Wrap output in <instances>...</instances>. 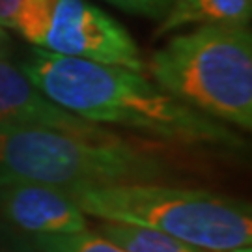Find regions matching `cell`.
Returning a JSON list of instances; mask_svg holds the SVG:
<instances>
[{
    "instance_id": "1",
    "label": "cell",
    "mask_w": 252,
    "mask_h": 252,
    "mask_svg": "<svg viewBox=\"0 0 252 252\" xmlns=\"http://www.w3.org/2000/svg\"><path fill=\"white\" fill-rule=\"evenodd\" d=\"M19 67L49 99L94 124L126 129L155 144L228 153L247 148L226 124L174 99L142 73L36 47Z\"/></svg>"
},
{
    "instance_id": "2",
    "label": "cell",
    "mask_w": 252,
    "mask_h": 252,
    "mask_svg": "<svg viewBox=\"0 0 252 252\" xmlns=\"http://www.w3.org/2000/svg\"><path fill=\"white\" fill-rule=\"evenodd\" d=\"M86 217L146 228L211 252L251 247L249 202L166 181L63 189Z\"/></svg>"
},
{
    "instance_id": "3",
    "label": "cell",
    "mask_w": 252,
    "mask_h": 252,
    "mask_svg": "<svg viewBox=\"0 0 252 252\" xmlns=\"http://www.w3.org/2000/svg\"><path fill=\"white\" fill-rule=\"evenodd\" d=\"M0 176L58 189L166 181L176 176V161L144 138H92L0 122Z\"/></svg>"
},
{
    "instance_id": "4",
    "label": "cell",
    "mask_w": 252,
    "mask_h": 252,
    "mask_svg": "<svg viewBox=\"0 0 252 252\" xmlns=\"http://www.w3.org/2000/svg\"><path fill=\"white\" fill-rule=\"evenodd\" d=\"M155 84L217 122L252 129V34L247 25H204L170 37L146 62Z\"/></svg>"
},
{
    "instance_id": "5",
    "label": "cell",
    "mask_w": 252,
    "mask_h": 252,
    "mask_svg": "<svg viewBox=\"0 0 252 252\" xmlns=\"http://www.w3.org/2000/svg\"><path fill=\"white\" fill-rule=\"evenodd\" d=\"M11 28L47 53L146 71L131 34L86 0H21Z\"/></svg>"
},
{
    "instance_id": "6",
    "label": "cell",
    "mask_w": 252,
    "mask_h": 252,
    "mask_svg": "<svg viewBox=\"0 0 252 252\" xmlns=\"http://www.w3.org/2000/svg\"><path fill=\"white\" fill-rule=\"evenodd\" d=\"M0 219L15 234L62 235L88 230V217L63 189L0 176Z\"/></svg>"
},
{
    "instance_id": "7",
    "label": "cell",
    "mask_w": 252,
    "mask_h": 252,
    "mask_svg": "<svg viewBox=\"0 0 252 252\" xmlns=\"http://www.w3.org/2000/svg\"><path fill=\"white\" fill-rule=\"evenodd\" d=\"M0 122L39 127L71 135L107 138L116 135L105 126L88 122L56 105L27 79L8 53V37L0 28Z\"/></svg>"
},
{
    "instance_id": "8",
    "label": "cell",
    "mask_w": 252,
    "mask_h": 252,
    "mask_svg": "<svg viewBox=\"0 0 252 252\" xmlns=\"http://www.w3.org/2000/svg\"><path fill=\"white\" fill-rule=\"evenodd\" d=\"M252 0H174L153 37L192 25H249Z\"/></svg>"
},
{
    "instance_id": "9",
    "label": "cell",
    "mask_w": 252,
    "mask_h": 252,
    "mask_svg": "<svg viewBox=\"0 0 252 252\" xmlns=\"http://www.w3.org/2000/svg\"><path fill=\"white\" fill-rule=\"evenodd\" d=\"M95 232L103 237L110 239L112 243L120 245L127 252H211L204 251L189 243H183L180 239H174L168 235L157 234L146 228H136L129 224H118V222H105L101 220L95 226ZM230 252H251V247L235 249Z\"/></svg>"
},
{
    "instance_id": "10",
    "label": "cell",
    "mask_w": 252,
    "mask_h": 252,
    "mask_svg": "<svg viewBox=\"0 0 252 252\" xmlns=\"http://www.w3.org/2000/svg\"><path fill=\"white\" fill-rule=\"evenodd\" d=\"M13 241L21 252H127L90 228L62 235H23L13 232Z\"/></svg>"
},
{
    "instance_id": "11",
    "label": "cell",
    "mask_w": 252,
    "mask_h": 252,
    "mask_svg": "<svg viewBox=\"0 0 252 252\" xmlns=\"http://www.w3.org/2000/svg\"><path fill=\"white\" fill-rule=\"evenodd\" d=\"M112 6L135 13V15H144L152 19H162L168 11L174 0H107Z\"/></svg>"
},
{
    "instance_id": "12",
    "label": "cell",
    "mask_w": 252,
    "mask_h": 252,
    "mask_svg": "<svg viewBox=\"0 0 252 252\" xmlns=\"http://www.w3.org/2000/svg\"><path fill=\"white\" fill-rule=\"evenodd\" d=\"M21 0H0V28L13 27V17L17 13Z\"/></svg>"
},
{
    "instance_id": "13",
    "label": "cell",
    "mask_w": 252,
    "mask_h": 252,
    "mask_svg": "<svg viewBox=\"0 0 252 252\" xmlns=\"http://www.w3.org/2000/svg\"><path fill=\"white\" fill-rule=\"evenodd\" d=\"M2 252H8V251H2ZM17 252H21V251H17Z\"/></svg>"
}]
</instances>
